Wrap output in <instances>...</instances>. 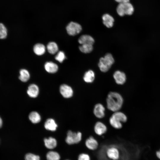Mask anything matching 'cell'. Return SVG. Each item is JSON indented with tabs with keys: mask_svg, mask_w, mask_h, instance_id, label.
<instances>
[{
	"mask_svg": "<svg viewBox=\"0 0 160 160\" xmlns=\"http://www.w3.org/2000/svg\"><path fill=\"white\" fill-rule=\"evenodd\" d=\"M106 101L107 108L115 112L119 111L121 108L123 103V99L120 94L111 92L108 93Z\"/></svg>",
	"mask_w": 160,
	"mask_h": 160,
	"instance_id": "1",
	"label": "cell"
},
{
	"mask_svg": "<svg viewBox=\"0 0 160 160\" xmlns=\"http://www.w3.org/2000/svg\"><path fill=\"white\" fill-rule=\"evenodd\" d=\"M114 62V60L112 55L108 53L104 57L100 58L98 66L102 72H106L109 70Z\"/></svg>",
	"mask_w": 160,
	"mask_h": 160,
	"instance_id": "2",
	"label": "cell"
},
{
	"mask_svg": "<svg viewBox=\"0 0 160 160\" xmlns=\"http://www.w3.org/2000/svg\"><path fill=\"white\" fill-rule=\"evenodd\" d=\"M118 15L121 17L125 15H131L134 12V8L129 2L119 3L116 9Z\"/></svg>",
	"mask_w": 160,
	"mask_h": 160,
	"instance_id": "3",
	"label": "cell"
},
{
	"mask_svg": "<svg viewBox=\"0 0 160 160\" xmlns=\"http://www.w3.org/2000/svg\"><path fill=\"white\" fill-rule=\"evenodd\" d=\"M82 136V134L80 132H76L69 130L67 133L65 141L70 145L78 144L81 141Z\"/></svg>",
	"mask_w": 160,
	"mask_h": 160,
	"instance_id": "4",
	"label": "cell"
},
{
	"mask_svg": "<svg viewBox=\"0 0 160 160\" xmlns=\"http://www.w3.org/2000/svg\"><path fill=\"white\" fill-rule=\"evenodd\" d=\"M105 154L106 157L110 160H119L120 158V150L114 146H111L107 148Z\"/></svg>",
	"mask_w": 160,
	"mask_h": 160,
	"instance_id": "5",
	"label": "cell"
},
{
	"mask_svg": "<svg viewBox=\"0 0 160 160\" xmlns=\"http://www.w3.org/2000/svg\"><path fill=\"white\" fill-rule=\"evenodd\" d=\"M66 30L69 35L73 36L80 32L82 30V27L79 23L71 22L67 26Z\"/></svg>",
	"mask_w": 160,
	"mask_h": 160,
	"instance_id": "6",
	"label": "cell"
},
{
	"mask_svg": "<svg viewBox=\"0 0 160 160\" xmlns=\"http://www.w3.org/2000/svg\"><path fill=\"white\" fill-rule=\"evenodd\" d=\"M84 144L87 149L92 151L96 150L99 146L98 141L92 136H90L86 139Z\"/></svg>",
	"mask_w": 160,
	"mask_h": 160,
	"instance_id": "7",
	"label": "cell"
},
{
	"mask_svg": "<svg viewBox=\"0 0 160 160\" xmlns=\"http://www.w3.org/2000/svg\"><path fill=\"white\" fill-rule=\"evenodd\" d=\"M94 131L95 133L98 136H102L106 133L107 128L106 126L100 121L97 122L94 127Z\"/></svg>",
	"mask_w": 160,
	"mask_h": 160,
	"instance_id": "8",
	"label": "cell"
},
{
	"mask_svg": "<svg viewBox=\"0 0 160 160\" xmlns=\"http://www.w3.org/2000/svg\"><path fill=\"white\" fill-rule=\"evenodd\" d=\"M60 90L62 95L65 98H69L73 96V91L72 89L67 84H63L61 85Z\"/></svg>",
	"mask_w": 160,
	"mask_h": 160,
	"instance_id": "9",
	"label": "cell"
},
{
	"mask_svg": "<svg viewBox=\"0 0 160 160\" xmlns=\"http://www.w3.org/2000/svg\"><path fill=\"white\" fill-rule=\"evenodd\" d=\"M113 77L116 83L122 85L126 82V76L125 73L119 71H116L113 74Z\"/></svg>",
	"mask_w": 160,
	"mask_h": 160,
	"instance_id": "10",
	"label": "cell"
},
{
	"mask_svg": "<svg viewBox=\"0 0 160 160\" xmlns=\"http://www.w3.org/2000/svg\"><path fill=\"white\" fill-rule=\"evenodd\" d=\"M105 108L103 105L100 103H97L94 106L93 113L97 118L101 119L105 116Z\"/></svg>",
	"mask_w": 160,
	"mask_h": 160,
	"instance_id": "11",
	"label": "cell"
},
{
	"mask_svg": "<svg viewBox=\"0 0 160 160\" xmlns=\"http://www.w3.org/2000/svg\"><path fill=\"white\" fill-rule=\"evenodd\" d=\"M78 41L81 45L88 44L93 45L95 42V40L93 38L88 35H84L81 36L79 38Z\"/></svg>",
	"mask_w": 160,
	"mask_h": 160,
	"instance_id": "12",
	"label": "cell"
},
{
	"mask_svg": "<svg viewBox=\"0 0 160 160\" xmlns=\"http://www.w3.org/2000/svg\"><path fill=\"white\" fill-rule=\"evenodd\" d=\"M103 24L107 27L110 28L113 27L114 19L111 15L108 14L103 15L102 17Z\"/></svg>",
	"mask_w": 160,
	"mask_h": 160,
	"instance_id": "13",
	"label": "cell"
},
{
	"mask_svg": "<svg viewBox=\"0 0 160 160\" xmlns=\"http://www.w3.org/2000/svg\"><path fill=\"white\" fill-rule=\"evenodd\" d=\"M39 91V88L37 85L32 84L30 85L28 87L27 93L30 97L35 98L38 95Z\"/></svg>",
	"mask_w": 160,
	"mask_h": 160,
	"instance_id": "14",
	"label": "cell"
},
{
	"mask_svg": "<svg viewBox=\"0 0 160 160\" xmlns=\"http://www.w3.org/2000/svg\"><path fill=\"white\" fill-rule=\"evenodd\" d=\"M111 117L117 121L121 123H124L127 120L126 116L123 112L119 111L114 112Z\"/></svg>",
	"mask_w": 160,
	"mask_h": 160,
	"instance_id": "15",
	"label": "cell"
},
{
	"mask_svg": "<svg viewBox=\"0 0 160 160\" xmlns=\"http://www.w3.org/2000/svg\"><path fill=\"white\" fill-rule=\"evenodd\" d=\"M44 126L46 129L54 131L56 130L57 125L53 119H49L46 121Z\"/></svg>",
	"mask_w": 160,
	"mask_h": 160,
	"instance_id": "16",
	"label": "cell"
},
{
	"mask_svg": "<svg viewBox=\"0 0 160 160\" xmlns=\"http://www.w3.org/2000/svg\"><path fill=\"white\" fill-rule=\"evenodd\" d=\"M46 71L49 73H54L58 70V66L55 63L52 62H46L44 65Z\"/></svg>",
	"mask_w": 160,
	"mask_h": 160,
	"instance_id": "17",
	"label": "cell"
},
{
	"mask_svg": "<svg viewBox=\"0 0 160 160\" xmlns=\"http://www.w3.org/2000/svg\"><path fill=\"white\" fill-rule=\"evenodd\" d=\"M44 142L45 146L49 149H52L57 146V142L56 140L52 137L45 138Z\"/></svg>",
	"mask_w": 160,
	"mask_h": 160,
	"instance_id": "18",
	"label": "cell"
},
{
	"mask_svg": "<svg viewBox=\"0 0 160 160\" xmlns=\"http://www.w3.org/2000/svg\"><path fill=\"white\" fill-rule=\"evenodd\" d=\"M95 79V73L92 70H89L84 74L83 79L84 81L88 83L92 82Z\"/></svg>",
	"mask_w": 160,
	"mask_h": 160,
	"instance_id": "19",
	"label": "cell"
},
{
	"mask_svg": "<svg viewBox=\"0 0 160 160\" xmlns=\"http://www.w3.org/2000/svg\"><path fill=\"white\" fill-rule=\"evenodd\" d=\"M33 50L35 54L38 55L44 54L45 52V47L43 44L38 43L34 46Z\"/></svg>",
	"mask_w": 160,
	"mask_h": 160,
	"instance_id": "20",
	"label": "cell"
},
{
	"mask_svg": "<svg viewBox=\"0 0 160 160\" xmlns=\"http://www.w3.org/2000/svg\"><path fill=\"white\" fill-rule=\"evenodd\" d=\"M29 118L31 121L34 124L39 122L41 119L40 115L36 111L31 112L29 115Z\"/></svg>",
	"mask_w": 160,
	"mask_h": 160,
	"instance_id": "21",
	"label": "cell"
},
{
	"mask_svg": "<svg viewBox=\"0 0 160 160\" xmlns=\"http://www.w3.org/2000/svg\"><path fill=\"white\" fill-rule=\"evenodd\" d=\"M19 79L21 81L25 82L30 78V75L28 71L25 69H22L20 71Z\"/></svg>",
	"mask_w": 160,
	"mask_h": 160,
	"instance_id": "22",
	"label": "cell"
},
{
	"mask_svg": "<svg viewBox=\"0 0 160 160\" xmlns=\"http://www.w3.org/2000/svg\"><path fill=\"white\" fill-rule=\"evenodd\" d=\"M47 49L49 53L54 54L58 51V48L57 44L55 42H51L48 44Z\"/></svg>",
	"mask_w": 160,
	"mask_h": 160,
	"instance_id": "23",
	"label": "cell"
},
{
	"mask_svg": "<svg viewBox=\"0 0 160 160\" xmlns=\"http://www.w3.org/2000/svg\"><path fill=\"white\" fill-rule=\"evenodd\" d=\"M46 157L47 160H59L60 159L59 153L54 151L49 152L47 154Z\"/></svg>",
	"mask_w": 160,
	"mask_h": 160,
	"instance_id": "24",
	"label": "cell"
},
{
	"mask_svg": "<svg viewBox=\"0 0 160 160\" xmlns=\"http://www.w3.org/2000/svg\"><path fill=\"white\" fill-rule=\"evenodd\" d=\"M80 50L84 53H88L91 52L93 49L92 45L82 44L79 47Z\"/></svg>",
	"mask_w": 160,
	"mask_h": 160,
	"instance_id": "25",
	"label": "cell"
},
{
	"mask_svg": "<svg viewBox=\"0 0 160 160\" xmlns=\"http://www.w3.org/2000/svg\"><path fill=\"white\" fill-rule=\"evenodd\" d=\"M109 122L111 126L116 129H120L122 127V123L115 120L111 116L109 119Z\"/></svg>",
	"mask_w": 160,
	"mask_h": 160,
	"instance_id": "26",
	"label": "cell"
},
{
	"mask_svg": "<svg viewBox=\"0 0 160 160\" xmlns=\"http://www.w3.org/2000/svg\"><path fill=\"white\" fill-rule=\"evenodd\" d=\"M7 30L2 23H0V39H5L7 36Z\"/></svg>",
	"mask_w": 160,
	"mask_h": 160,
	"instance_id": "27",
	"label": "cell"
},
{
	"mask_svg": "<svg viewBox=\"0 0 160 160\" xmlns=\"http://www.w3.org/2000/svg\"><path fill=\"white\" fill-rule=\"evenodd\" d=\"M55 59L60 63L63 62L66 58L64 52L62 51L59 52L55 57Z\"/></svg>",
	"mask_w": 160,
	"mask_h": 160,
	"instance_id": "28",
	"label": "cell"
},
{
	"mask_svg": "<svg viewBox=\"0 0 160 160\" xmlns=\"http://www.w3.org/2000/svg\"><path fill=\"white\" fill-rule=\"evenodd\" d=\"M25 159V160H40V158L39 156L30 153L26 154Z\"/></svg>",
	"mask_w": 160,
	"mask_h": 160,
	"instance_id": "29",
	"label": "cell"
},
{
	"mask_svg": "<svg viewBox=\"0 0 160 160\" xmlns=\"http://www.w3.org/2000/svg\"><path fill=\"white\" fill-rule=\"evenodd\" d=\"M78 160H91V159L88 154L85 153H82L79 155Z\"/></svg>",
	"mask_w": 160,
	"mask_h": 160,
	"instance_id": "30",
	"label": "cell"
},
{
	"mask_svg": "<svg viewBox=\"0 0 160 160\" xmlns=\"http://www.w3.org/2000/svg\"><path fill=\"white\" fill-rule=\"evenodd\" d=\"M116 1L119 3H125L129 2L130 0H115Z\"/></svg>",
	"mask_w": 160,
	"mask_h": 160,
	"instance_id": "31",
	"label": "cell"
},
{
	"mask_svg": "<svg viewBox=\"0 0 160 160\" xmlns=\"http://www.w3.org/2000/svg\"><path fill=\"white\" fill-rule=\"evenodd\" d=\"M156 155L158 158L160 159V150L159 151H157L156 152Z\"/></svg>",
	"mask_w": 160,
	"mask_h": 160,
	"instance_id": "32",
	"label": "cell"
},
{
	"mask_svg": "<svg viewBox=\"0 0 160 160\" xmlns=\"http://www.w3.org/2000/svg\"><path fill=\"white\" fill-rule=\"evenodd\" d=\"M2 124H3L1 118L0 117V128H1V127L2 125Z\"/></svg>",
	"mask_w": 160,
	"mask_h": 160,
	"instance_id": "33",
	"label": "cell"
},
{
	"mask_svg": "<svg viewBox=\"0 0 160 160\" xmlns=\"http://www.w3.org/2000/svg\"></svg>",
	"mask_w": 160,
	"mask_h": 160,
	"instance_id": "34",
	"label": "cell"
}]
</instances>
